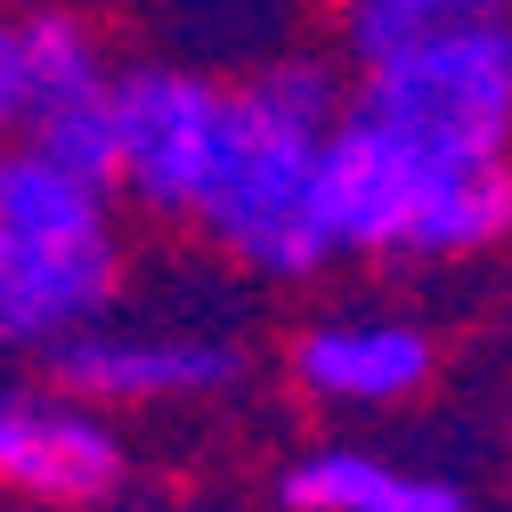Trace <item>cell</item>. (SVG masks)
I'll use <instances>...</instances> for the list:
<instances>
[{
    "label": "cell",
    "mask_w": 512,
    "mask_h": 512,
    "mask_svg": "<svg viewBox=\"0 0 512 512\" xmlns=\"http://www.w3.org/2000/svg\"><path fill=\"white\" fill-rule=\"evenodd\" d=\"M358 74L334 49H277L269 66H252L236 82V114H228V147L212 163V187L196 204V228L220 261L301 285L317 269H334L326 220H317V163H326L334 122L350 114Z\"/></svg>",
    "instance_id": "obj_1"
},
{
    "label": "cell",
    "mask_w": 512,
    "mask_h": 512,
    "mask_svg": "<svg viewBox=\"0 0 512 512\" xmlns=\"http://www.w3.org/2000/svg\"><path fill=\"white\" fill-rule=\"evenodd\" d=\"M236 82L187 57H131L114 74V196L155 220H196L228 147Z\"/></svg>",
    "instance_id": "obj_2"
},
{
    "label": "cell",
    "mask_w": 512,
    "mask_h": 512,
    "mask_svg": "<svg viewBox=\"0 0 512 512\" xmlns=\"http://www.w3.org/2000/svg\"><path fill=\"white\" fill-rule=\"evenodd\" d=\"M358 106L431 155H512V25H480L358 74Z\"/></svg>",
    "instance_id": "obj_3"
},
{
    "label": "cell",
    "mask_w": 512,
    "mask_h": 512,
    "mask_svg": "<svg viewBox=\"0 0 512 512\" xmlns=\"http://www.w3.org/2000/svg\"><path fill=\"white\" fill-rule=\"evenodd\" d=\"M431 179L439 155L350 98V114L326 139V163H317V220H326L334 261H415Z\"/></svg>",
    "instance_id": "obj_4"
},
{
    "label": "cell",
    "mask_w": 512,
    "mask_h": 512,
    "mask_svg": "<svg viewBox=\"0 0 512 512\" xmlns=\"http://www.w3.org/2000/svg\"><path fill=\"white\" fill-rule=\"evenodd\" d=\"M122 472H131V447L106 423V407H90L74 391L0 382V488L9 496L90 512L122 488Z\"/></svg>",
    "instance_id": "obj_5"
},
{
    "label": "cell",
    "mask_w": 512,
    "mask_h": 512,
    "mask_svg": "<svg viewBox=\"0 0 512 512\" xmlns=\"http://www.w3.org/2000/svg\"><path fill=\"white\" fill-rule=\"evenodd\" d=\"M431 374H439V334L407 309H334L293 342V382L342 415L407 407L431 391Z\"/></svg>",
    "instance_id": "obj_6"
},
{
    "label": "cell",
    "mask_w": 512,
    "mask_h": 512,
    "mask_svg": "<svg viewBox=\"0 0 512 512\" xmlns=\"http://www.w3.org/2000/svg\"><path fill=\"white\" fill-rule=\"evenodd\" d=\"M49 374L90 407H187V399H220L244 374V350L228 334H122L90 326L74 342L49 350Z\"/></svg>",
    "instance_id": "obj_7"
},
{
    "label": "cell",
    "mask_w": 512,
    "mask_h": 512,
    "mask_svg": "<svg viewBox=\"0 0 512 512\" xmlns=\"http://www.w3.org/2000/svg\"><path fill=\"white\" fill-rule=\"evenodd\" d=\"M122 285V244L57 252L17 228H0V342L9 350H57L90 334Z\"/></svg>",
    "instance_id": "obj_8"
},
{
    "label": "cell",
    "mask_w": 512,
    "mask_h": 512,
    "mask_svg": "<svg viewBox=\"0 0 512 512\" xmlns=\"http://www.w3.org/2000/svg\"><path fill=\"white\" fill-rule=\"evenodd\" d=\"M0 228H17L33 244H57V252L122 244L114 236V187H98L90 171L41 155L25 131L0 147Z\"/></svg>",
    "instance_id": "obj_9"
},
{
    "label": "cell",
    "mask_w": 512,
    "mask_h": 512,
    "mask_svg": "<svg viewBox=\"0 0 512 512\" xmlns=\"http://www.w3.org/2000/svg\"><path fill=\"white\" fill-rule=\"evenodd\" d=\"M277 496L293 512H472L456 480L391 464L374 447H309L277 472Z\"/></svg>",
    "instance_id": "obj_10"
},
{
    "label": "cell",
    "mask_w": 512,
    "mask_h": 512,
    "mask_svg": "<svg viewBox=\"0 0 512 512\" xmlns=\"http://www.w3.org/2000/svg\"><path fill=\"white\" fill-rule=\"evenodd\" d=\"M114 49L98 33V17L66 9V0H33L17 9V98H25V122H49L66 106H90L114 90Z\"/></svg>",
    "instance_id": "obj_11"
},
{
    "label": "cell",
    "mask_w": 512,
    "mask_h": 512,
    "mask_svg": "<svg viewBox=\"0 0 512 512\" xmlns=\"http://www.w3.org/2000/svg\"><path fill=\"white\" fill-rule=\"evenodd\" d=\"M480 25H512V0H334V57L350 74H374Z\"/></svg>",
    "instance_id": "obj_12"
},
{
    "label": "cell",
    "mask_w": 512,
    "mask_h": 512,
    "mask_svg": "<svg viewBox=\"0 0 512 512\" xmlns=\"http://www.w3.org/2000/svg\"><path fill=\"white\" fill-rule=\"evenodd\" d=\"M25 139L57 163H74L90 171L98 187H114V90L90 98V106H66V114H49V122H25Z\"/></svg>",
    "instance_id": "obj_13"
},
{
    "label": "cell",
    "mask_w": 512,
    "mask_h": 512,
    "mask_svg": "<svg viewBox=\"0 0 512 512\" xmlns=\"http://www.w3.org/2000/svg\"><path fill=\"white\" fill-rule=\"evenodd\" d=\"M25 131V98H17V9H0V147Z\"/></svg>",
    "instance_id": "obj_14"
}]
</instances>
